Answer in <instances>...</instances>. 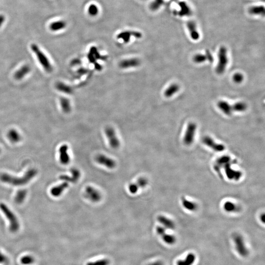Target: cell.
Returning <instances> with one entry per match:
<instances>
[{"mask_svg": "<svg viewBox=\"0 0 265 265\" xmlns=\"http://www.w3.org/2000/svg\"><path fill=\"white\" fill-rule=\"evenodd\" d=\"M235 162L234 161H231V159L229 156H223L216 161L214 169L217 172L220 173V169L223 168L225 174L228 179L238 181L242 176V173L238 170H234L232 168V165Z\"/></svg>", "mask_w": 265, "mask_h": 265, "instance_id": "obj_1", "label": "cell"}, {"mask_svg": "<svg viewBox=\"0 0 265 265\" xmlns=\"http://www.w3.org/2000/svg\"><path fill=\"white\" fill-rule=\"evenodd\" d=\"M37 171L35 169H29L24 176L21 177H16L6 173L0 175V180L2 182L15 186L25 185L35 177Z\"/></svg>", "mask_w": 265, "mask_h": 265, "instance_id": "obj_2", "label": "cell"}, {"mask_svg": "<svg viewBox=\"0 0 265 265\" xmlns=\"http://www.w3.org/2000/svg\"><path fill=\"white\" fill-rule=\"evenodd\" d=\"M0 209L4 214L10 222V229L12 232H16L19 229V221L14 214L10 210L7 206L3 203H0Z\"/></svg>", "mask_w": 265, "mask_h": 265, "instance_id": "obj_3", "label": "cell"}, {"mask_svg": "<svg viewBox=\"0 0 265 265\" xmlns=\"http://www.w3.org/2000/svg\"><path fill=\"white\" fill-rule=\"evenodd\" d=\"M31 49L33 52L35 54L39 63L44 69L47 72H52L53 67L51 63L44 53L40 49L39 46L33 44L31 45Z\"/></svg>", "mask_w": 265, "mask_h": 265, "instance_id": "obj_4", "label": "cell"}, {"mask_svg": "<svg viewBox=\"0 0 265 265\" xmlns=\"http://www.w3.org/2000/svg\"><path fill=\"white\" fill-rule=\"evenodd\" d=\"M218 62L216 67V72L222 74L224 72L228 64L227 51L224 46L219 49L218 54Z\"/></svg>", "mask_w": 265, "mask_h": 265, "instance_id": "obj_5", "label": "cell"}, {"mask_svg": "<svg viewBox=\"0 0 265 265\" xmlns=\"http://www.w3.org/2000/svg\"><path fill=\"white\" fill-rule=\"evenodd\" d=\"M233 241L235 243V248L241 256L246 257L248 255L249 251L245 244V241L241 235L236 234L233 236Z\"/></svg>", "mask_w": 265, "mask_h": 265, "instance_id": "obj_6", "label": "cell"}, {"mask_svg": "<svg viewBox=\"0 0 265 265\" xmlns=\"http://www.w3.org/2000/svg\"><path fill=\"white\" fill-rule=\"evenodd\" d=\"M105 131L111 147L113 149L118 148L120 146V142L114 129L111 127H107L105 129Z\"/></svg>", "mask_w": 265, "mask_h": 265, "instance_id": "obj_7", "label": "cell"}, {"mask_svg": "<svg viewBox=\"0 0 265 265\" xmlns=\"http://www.w3.org/2000/svg\"><path fill=\"white\" fill-rule=\"evenodd\" d=\"M197 128V126L195 123L191 122L188 124L184 137V142L186 145H189L193 144Z\"/></svg>", "mask_w": 265, "mask_h": 265, "instance_id": "obj_8", "label": "cell"}, {"mask_svg": "<svg viewBox=\"0 0 265 265\" xmlns=\"http://www.w3.org/2000/svg\"><path fill=\"white\" fill-rule=\"evenodd\" d=\"M85 197L93 202H97L101 199L100 192L93 187L88 186L85 190Z\"/></svg>", "mask_w": 265, "mask_h": 265, "instance_id": "obj_9", "label": "cell"}, {"mask_svg": "<svg viewBox=\"0 0 265 265\" xmlns=\"http://www.w3.org/2000/svg\"><path fill=\"white\" fill-rule=\"evenodd\" d=\"M157 234L161 237L164 242L168 245H173L175 243L176 238L173 235L171 234H166L165 233V228L164 227L157 226L156 228Z\"/></svg>", "mask_w": 265, "mask_h": 265, "instance_id": "obj_10", "label": "cell"}, {"mask_svg": "<svg viewBox=\"0 0 265 265\" xmlns=\"http://www.w3.org/2000/svg\"><path fill=\"white\" fill-rule=\"evenodd\" d=\"M95 161H96L97 163L104 165L108 169H113L116 167V163L115 161L106 156L105 155H98L95 157Z\"/></svg>", "mask_w": 265, "mask_h": 265, "instance_id": "obj_11", "label": "cell"}, {"mask_svg": "<svg viewBox=\"0 0 265 265\" xmlns=\"http://www.w3.org/2000/svg\"><path fill=\"white\" fill-rule=\"evenodd\" d=\"M204 145L217 152H222L225 149V146L222 144H217L211 137L205 136L202 139Z\"/></svg>", "mask_w": 265, "mask_h": 265, "instance_id": "obj_12", "label": "cell"}, {"mask_svg": "<svg viewBox=\"0 0 265 265\" xmlns=\"http://www.w3.org/2000/svg\"><path fill=\"white\" fill-rule=\"evenodd\" d=\"M140 63V59L137 58H131L121 60L119 63V66L122 69H129L139 66Z\"/></svg>", "mask_w": 265, "mask_h": 265, "instance_id": "obj_13", "label": "cell"}, {"mask_svg": "<svg viewBox=\"0 0 265 265\" xmlns=\"http://www.w3.org/2000/svg\"><path fill=\"white\" fill-rule=\"evenodd\" d=\"M148 180L146 178L141 177L137 180L136 183L131 184L129 186V190L131 194H136L139 188H144L148 184Z\"/></svg>", "mask_w": 265, "mask_h": 265, "instance_id": "obj_14", "label": "cell"}, {"mask_svg": "<svg viewBox=\"0 0 265 265\" xmlns=\"http://www.w3.org/2000/svg\"><path fill=\"white\" fill-rule=\"evenodd\" d=\"M68 147L66 145H63L59 148V160L60 163L63 165H67L70 161V157L68 154Z\"/></svg>", "mask_w": 265, "mask_h": 265, "instance_id": "obj_15", "label": "cell"}, {"mask_svg": "<svg viewBox=\"0 0 265 265\" xmlns=\"http://www.w3.org/2000/svg\"><path fill=\"white\" fill-rule=\"evenodd\" d=\"M218 107L221 111L227 116L231 115L233 112L232 105L224 101H219L218 103Z\"/></svg>", "mask_w": 265, "mask_h": 265, "instance_id": "obj_16", "label": "cell"}, {"mask_svg": "<svg viewBox=\"0 0 265 265\" xmlns=\"http://www.w3.org/2000/svg\"><path fill=\"white\" fill-rule=\"evenodd\" d=\"M158 222L164 225V227L168 229H174L175 228V224L171 219L163 216H160L157 218Z\"/></svg>", "mask_w": 265, "mask_h": 265, "instance_id": "obj_17", "label": "cell"}, {"mask_svg": "<svg viewBox=\"0 0 265 265\" xmlns=\"http://www.w3.org/2000/svg\"><path fill=\"white\" fill-rule=\"evenodd\" d=\"M68 187V184L67 182H63L62 184L52 188L51 190V194L54 197H59Z\"/></svg>", "mask_w": 265, "mask_h": 265, "instance_id": "obj_18", "label": "cell"}, {"mask_svg": "<svg viewBox=\"0 0 265 265\" xmlns=\"http://www.w3.org/2000/svg\"><path fill=\"white\" fill-rule=\"evenodd\" d=\"M187 26L192 39L194 40L198 39L199 38V34L197 30L195 23L193 21H190L187 23Z\"/></svg>", "mask_w": 265, "mask_h": 265, "instance_id": "obj_19", "label": "cell"}, {"mask_svg": "<svg viewBox=\"0 0 265 265\" xmlns=\"http://www.w3.org/2000/svg\"><path fill=\"white\" fill-rule=\"evenodd\" d=\"M196 260V256L193 253H190L183 260L177 261V265H193Z\"/></svg>", "mask_w": 265, "mask_h": 265, "instance_id": "obj_20", "label": "cell"}, {"mask_svg": "<svg viewBox=\"0 0 265 265\" xmlns=\"http://www.w3.org/2000/svg\"><path fill=\"white\" fill-rule=\"evenodd\" d=\"M88 57L90 62L94 63L96 62V60L99 59L101 56L100 55L96 47H92L89 50Z\"/></svg>", "mask_w": 265, "mask_h": 265, "instance_id": "obj_21", "label": "cell"}, {"mask_svg": "<svg viewBox=\"0 0 265 265\" xmlns=\"http://www.w3.org/2000/svg\"><path fill=\"white\" fill-rule=\"evenodd\" d=\"M182 205L185 208L189 211H194L197 210L198 205L193 201H189L185 197L182 198Z\"/></svg>", "mask_w": 265, "mask_h": 265, "instance_id": "obj_22", "label": "cell"}, {"mask_svg": "<svg viewBox=\"0 0 265 265\" xmlns=\"http://www.w3.org/2000/svg\"><path fill=\"white\" fill-rule=\"evenodd\" d=\"M66 23L64 21H58L53 22L50 25V29L52 31H56L62 30L65 28Z\"/></svg>", "mask_w": 265, "mask_h": 265, "instance_id": "obj_23", "label": "cell"}, {"mask_svg": "<svg viewBox=\"0 0 265 265\" xmlns=\"http://www.w3.org/2000/svg\"><path fill=\"white\" fill-rule=\"evenodd\" d=\"M179 88V86L176 84H171L164 92L165 96L166 97H170L178 92Z\"/></svg>", "mask_w": 265, "mask_h": 265, "instance_id": "obj_24", "label": "cell"}, {"mask_svg": "<svg viewBox=\"0 0 265 265\" xmlns=\"http://www.w3.org/2000/svg\"><path fill=\"white\" fill-rule=\"evenodd\" d=\"M60 104L62 110L65 113L70 112L71 110L70 102L67 98L62 97L60 99Z\"/></svg>", "mask_w": 265, "mask_h": 265, "instance_id": "obj_25", "label": "cell"}, {"mask_svg": "<svg viewBox=\"0 0 265 265\" xmlns=\"http://www.w3.org/2000/svg\"><path fill=\"white\" fill-rule=\"evenodd\" d=\"M7 137L10 141L13 143H17L21 140V137L18 132L15 130H11L8 132Z\"/></svg>", "mask_w": 265, "mask_h": 265, "instance_id": "obj_26", "label": "cell"}, {"mask_svg": "<svg viewBox=\"0 0 265 265\" xmlns=\"http://www.w3.org/2000/svg\"><path fill=\"white\" fill-rule=\"evenodd\" d=\"M249 13L252 15H265V8L263 6H252L249 9Z\"/></svg>", "mask_w": 265, "mask_h": 265, "instance_id": "obj_27", "label": "cell"}, {"mask_svg": "<svg viewBox=\"0 0 265 265\" xmlns=\"http://www.w3.org/2000/svg\"><path fill=\"white\" fill-rule=\"evenodd\" d=\"M223 208L224 210L228 213L237 212L238 209L237 205L230 201L226 202L223 205Z\"/></svg>", "mask_w": 265, "mask_h": 265, "instance_id": "obj_28", "label": "cell"}, {"mask_svg": "<svg viewBox=\"0 0 265 265\" xmlns=\"http://www.w3.org/2000/svg\"><path fill=\"white\" fill-rule=\"evenodd\" d=\"M26 191L25 190H20L17 192L15 198V201L17 204L23 203L25 199L26 196Z\"/></svg>", "mask_w": 265, "mask_h": 265, "instance_id": "obj_29", "label": "cell"}, {"mask_svg": "<svg viewBox=\"0 0 265 265\" xmlns=\"http://www.w3.org/2000/svg\"><path fill=\"white\" fill-rule=\"evenodd\" d=\"M132 36V31H124L118 34L117 38L119 39H122L125 43H128L130 41L131 38Z\"/></svg>", "mask_w": 265, "mask_h": 265, "instance_id": "obj_30", "label": "cell"}, {"mask_svg": "<svg viewBox=\"0 0 265 265\" xmlns=\"http://www.w3.org/2000/svg\"><path fill=\"white\" fill-rule=\"evenodd\" d=\"M30 71V67L28 66H23L16 72L15 77L17 79H21L26 75Z\"/></svg>", "mask_w": 265, "mask_h": 265, "instance_id": "obj_31", "label": "cell"}, {"mask_svg": "<svg viewBox=\"0 0 265 265\" xmlns=\"http://www.w3.org/2000/svg\"><path fill=\"white\" fill-rule=\"evenodd\" d=\"M247 108V105L244 102H238L232 105L233 112H243Z\"/></svg>", "mask_w": 265, "mask_h": 265, "instance_id": "obj_32", "label": "cell"}, {"mask_svg": "<svg viewBox=\"0 0 265 265\" xmlns=\"http://www.w3.org/2000/svg\"><path fill=\"white\" fill-rule=\"evenodd\" d=\"M57 88L60 92H63L65 93H68V94L72 93L73 92L72 89L71 87L63 83H59L57 84Z\"/></svg>", "mask_w": 265, "mask_h": 265, "instance_id": "obj_33", "label": "cell"}, {"mask_svg": "<svg viewBox=\"0 0 265 265\" xmlns=\"http://www.w3.org/2000/svg\"><path fill=\"white\" fill-rule=\"evenodd\" d=\"M164 4V0H154L150 4V9L152 11H156L159 10Z\"/></svg>", "mask_w": 265, "mask_h": 265, "instance_id": "obj_34", "label": "cell"}, {"mask_svg": "<svg viewBox=\"0 0 265 265\" xmlns=\"http://www.w3.org/2000/svg\"><path fill=\"white\" fill-rule=\"evenodd\" d=\"M88 14L92 17H95L98 14L99 10L97 5L95 4H91L88 6Z\"/></svg>", "mask_w": 265, "mask_h": 265, "instance_id": "obj_35", "label": "cell"}, {"mask_svg": "<svg viewBox=\"0 0 265 265\" xmlns=\"http://www.w3.org/2000/svg\"><path fill=\"white\" fill-rule=\"evenodd\" d=\"M193 60L194 63H202L207 60V59L206 55L198 54L193 57Z\"/></svg>", "mask_w": 265, "mask_h": 265, "instance_id": "obj_36", "label": "cell"}, {"mask_svg": "<svg viewBox=\"0 0 265 265\" xmlns=\"http://www.w3.org/2000/svg\"><path fill=\"white\" fill-rule=\"evenodd\" d=\"M35 259L30 255L25 256L21 259V264L25 265H30L34 263Z\"/></svg>", "mask_w": 265, "mask_h": 265, "instance_id": "obj_37", "label": "cell"}, {"mask_svg": "<svg viewBox=\"0 0 265 265\" xmlns=\"http://www.w3.org/2000/svg\"><path fill=\"white\" fill-rule=\"evenodd\" d=\"M110 263V261L108 259H102L95 261L89 262L86 265H109Z\"/></svg>", "mask_w": 265, "mask_h": 265, "instance_id": "obj_38", "label": "cell"}, {"mask_svg": "<svg viewBox=\"0 0 265 265\" xmlns=\"http://www.w3.org/2000/svg\"><path fill=\"white\" fill-rule=\"evenodd\" d=\"M243 79L244 77L243 75L240 73H235L233 77V81L237 84L241 83L243 81Z\"/></svg>", "mask_w": 265, "mask_h": 265, "instance_id": "obj_39", "label": "cell"}, {"mask_svg": "<svg viewBox=\"0 0 265 265\" xmlns=\"http://www.w3.org/2000/svg\"><path fill=\"white\" fill-rule=\"evenodd\" d=\"M59 179L63 181L66 182H71V183H76V181L74 179L72 176H69L66 175H63L59 176Z\"/></svg>", "mask_w": 265, "mask_h": 265, "instance_id": "obj_40", "label": "cell"}, {"mask_svg": "<svg viewBox=\"0 0 265 265\" xmlns=\"http://www.w3.org/2000/svg\"><path fill=\"white\" fill-rule=\"evenodd\" d=\"M181 8H182V10H181V13L182 14H188L189 13H190V9L187 6V5H186V4L184 2L181 3Z\"/></svg>", "mask_w": 265, "mask_h": 265, "instance_id": "obj_41", "label": "cell"}, {"mask_svg": "<svg viewBox=\"0 0 265 265\" xmlns=\"http://www.w3.org/2000/svg\"><path fill=\"white\" fill-rule=\"evenodd\" d=\"M205 55H206V57H207L208 61L210 62V63H212V62H213V55H212V54H211L210 51H209V50H206V52H205Z\"/></svg>", "mask_w": 265, "mask_h": 265, "instance_id": "obj_42", "label": "cell"}, {"mask_svg": "<svg viewBox=\"0 0 265 265\" xmlns=\"http://www.w3.org/2000/svg\"><path fill=\"white\" fill-rule=\"evenodd\" d=\"M148 265H164V263L163 262L161 261H156L150 264H148Z\"/></svg>", "mask_w": 265, "mask_h": 265, "instance_id": "obj_43", "label": "cell"}, {"mask_svg": "<svg viewBox=\"0 0 265 265\" xmlns=\"http://www.w3.org/2000/svg\"><path fill=\"white\" fill-rule=\"evenodd\" d=\"M5 17L2 15H0V27L2 26L3 23L5 22Z\"/></svg>", "mask_w": 265, "mask_h": 265, "instance_id": "obj_44", "label": "cell"}, {"mask_svg": "<svg viewBox=\"0 0 265 265\" xmlns=\"http://www.w3.org/2000/svg\"><path fill=\"white\" fill-rule=\"evenodd\" d=\"M261 220L263 222H265V214H263L261 216Z\"/></svg>", "mask_w": 265, "mask_h": 265, "instance_id": "obj_45", "label": "cell"}, {"mask_svg": "<svg viewBox=\"0 0 265 265\" xmlns=\"http://www.w3.org/2000/svg\"><path fill=\"white\" fill-rule=\"evenodd\" d=\"M0 152H1V150H0Z\"/></svg>", "mask_w": 265, "mask_h": 265, "instance_id": "obj_46", "label": "cell"}]
</instances>
